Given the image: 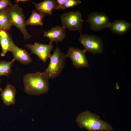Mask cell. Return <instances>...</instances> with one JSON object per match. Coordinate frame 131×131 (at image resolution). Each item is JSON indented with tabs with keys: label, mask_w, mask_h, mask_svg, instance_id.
Wrapping results in <instances>:
<instances>
[{
	"label": "cell",
	"mask_w": 131,
	"mask_h": 131,
	"mask_svg": "<svg viewBox=\"0 0 131 131\" xmlns=\"http://www.w3.org/2000/svg\"><path fill=\"white\" fill-rule=\"evenodd\" d=\"M24 91L29 95H39L47 93L49 89V79L44 72L28 73L24 76Z\"/></svg>",
	"instance_id": "1"
},
{
	"label": "cell",
	"mask_w": 131,
	"mask_h": 131,
	"mask_svg": "<svg viewBox=\"0 0 131 131\" xmlns=\"http://www.w3.org/2000/svg\"><path fill=\"white\" fill-rule=\"evenodd\" d=\"M76 122L80 128L88 131H112L113 130L109 123L100 119L98 115L87 110L78 115Z\"/></svg>",
	"instance_id": "2"
},
{
	"label": "cell",
	"mask_w": 131,
	"mask_h": 131,
	"mask_svg": "<svg viewBox=\"0 0 131 131\" xmlns=\"http://www.w3.org/2000/svg\"><path fill=\"white\" fill-rule=\"evenodd\" d=\"M54 51L49 57V63L44 72L48 79L55 78L60 75L65 67L67 57L57 46Z\"/></svg>",
	"instance_id": "3"
},
{
	"label": "cell",
	"mask_w": 131,
	"mask_h": 131,
	"mask_svg": "<svg viewBox=\"0 0 131 131\" xmlns=\"http://www.w3.org/2000/svg\"><path fill=\"white\" fill-rule=\"evenodd\" d=\"M9 20L11 25L17 27L23 34L24 39H29L32 36L27 31L25 25L26 17L23 9L17 4L12 5L7 8Z\"/></svg>",
	"instance_id": "4"
},
{
	"label": "cell",
	"mask_w": 131,
	"mask_h": 131,
	"mask_svg": "<svg viewBox=\"0 0 131 131\" xmlns=\"http://www.w3.org/2000/svg\"><path fill=\"white\" fill-rule=\"evenodd\" d=\"M80 35L78 41L84 46L83 49L95 55L102 53L103 51V43L101 39L96 35L82 34L80 32Z\"/></svg>",
	"instance_id": "5"
},
{
	"label": "cell",
	"mask_w": 131,
	"mask_h": 131,
	"mask_svg": "<svg viewBox=\"0 0 131 131\" xmlns=\"http://www.w3.org/2000/svg\"><path fill=\"white\" fill-rule=\"evenodd\" d=\"M63 26L70 31H79L81 32L83 22L81 13L79 11L64 13L61 16Z\"/></svg>",
	"instance_id": "6"
},
{
	"label": "cell",
	"mask_w": 131,
	"mask_h": 131,
	"mask_svg": "<svg viewBox=\"0 0 131 131\" xmlns=\"http://www.w3.org/2000/svg\"><path fill=\"white\" fill-rule=\"evenodd\" d=\"M84 22H89L90 28L94 31L109 28L111 23L105 13L96 12L90 13L88 16V20Z\"/></svg>",
	"instance_id": "7"
},
{
	"label": "cell",
	"mask_w": 131,
	"mask_h": 131,
	"mask_svg": "<svg viewBox=\"0 0 131 131\" xmlns=\"http://www.w3.org/2000/svg\"><path fill=\"white\" fill-rule=\"evenodd\" d=\"M86 53L83 49L71 47L69 48L66 55L71 59L73 65L78 68L87 67L89 65Z\"/></svg>",
	"instance_id": "8"
},
{
	"label": "cell",
	"mask_w": 131,
	"mask_h": 131,
	"mask_svg": "<svg viewBox=\"0 0 131 131\" xmlns=\"http://www.w3.org/2000/svg\"><path fill=\"white\" fill-rule=\"evenodd\" d=\"M25 46L30 50L31 54L36 55L40 60L44 62L49 58L54 47L52 43L50 42L46 44L37 42L33 44L26 45Z\"/></svg>",
	"instance_id": "9"
},
{
	"label": "cell",
	"mask_w": 131,
	"mask_h": 131,
	"mask_svg": "<svg viewBox=\"0 0 131 131\" xmlns=\"http://www.w3.org/2000/svg\"><path fill=\"white\" fill-rule=\"evenodd\" d=\"M66 29L63 26H56L47 31H44L43 36L48 38L50 40V42L52 43L53 42H55L57 46L58 42H62L66 36Z\"/></svg>",
	"instance_id": "10"
},
{
	"label": "cell",
	"mask_w": 131,
	"mask_h": 131,
	"mask_svg": "<svg viewBox=\"0 0 131 131\" xmlns=\"http://www.w3.org/2000/svg\"><path fill=\"white\" fill-rule=\"evenodd\" d=\"M32 3L35 6L37 11L44 15H52L53 10L60 9L55 0H45L39 3Z\"/></svg>",
	"instance_id": "11"
},
{
	"label": "cell",
	"mask_w": 131,
	"mask_h": 131,
	"mask_svg": "<svg viewBox=\"0 0 131 131\" xmlns=\"http://www.w3.org/2000/svg\"><path fill=\"white\" fill-rule=\"evenodd\" d=\"M0 44L2 49L0 56H5L8 51H10L15 44L12 37L8 31L0 30Z\"/></svg>",
	"instance_id": "12"
},
{
	"label": "cell",
	"mask_w": 131,
	"mask_h": 131,
	"mask_svg": "<svg viewBox=\"0 0 131 131\" xmlns=\"http://www.w3.org/2000/svg\"><path fill=\"white\" fill-rule=\"evenodd\" d=\"M1 91L0 96L3 103L5 105L8 106L15 103V96L16 92L15 86L8 84Z\"/></svg>",
	"instance_id": "13"
},
{
	"label": "cell",
	"mask_w": 131,
	"mask_h": 131,
	"mask_svg": "<svg viewBox=\"0 0 131 131\" xmlns=\"http://www.w3.org/2000/svg\"><path fill=\"white\" fill-rule=\"evenodd\" d=\"M14 61L17 60L24 65L28 64L32 61L30 54L24 49L20 48L15 44L11 50Z\"/></svg>",
	"instance_id": "14"
},
{
	"label": "cell",
	"mask_w": 131,
	"mask_h": 131,
	"mask_svg": "<svg viewBox=\"0 0 131 131\" xmlns=\"http://www.w3.org/2000/svg\"><path fill=\"white\" fill-rule=\"evenodd\" d=\"M131 27V24L125 20H115L111 23L109 28L113 33L123 35L126 33Z\"/></svg>",
	"instance_id": "15"
},
{
	"label": "cell",
	"mask_w": 131,
	"mask_h": 131,
	"mask_svg": "<svg viewBox=\"0 0 131 131\" xmlns=\"http://www.w3.org/2000/svg\"><path fill=\"white\" fill-rule=\"evenodd\" d=\"M47 15H43L36 10L34 9L29 18L26 21L25 25H43V19L44 17Z\"/></svg>",
	"instance_id": "16"
},
{
	"label": "cell",
	"mask_w": 131,
	"mask_h": 131,
	"mask_svg": "<svg viewBox=\"0 0 131 131\" xmlns=\"http://www.w3.org/2000/svg\"><path fill=\"white\" fill-rule=\"evenodd\" d=\"M11 26L8 18L7 9L0 11V30L8 31L10 29Z\"/></svg>",
	"instance_id": "17"
},
{
	"label": "cell",
	"mask_w": 131,
	"mask_h": 131,
	"mask_svg": "<svg viewBox=\"0 0 131 131\" xmlns=\"http://www.w3.org/2000/svg\"><path fill=\"white\" fill-rule=\"evenodd\" d=\"M14 61L13 59L10 61L0 60V77L2 76H8L12 73L11 66Z\"/></svg>",
	"instance_id": "18"
},
{
	"label": "cell",
	"mask_w": 131,
	"mask_h": 131,
	"mask_svg": "<svg viewBox=\"0 0 131 131\" xmlns=\"http://www.w3.org/2000/svg\"><path fill=\"white\" fill-rule=\"evenodd\" d=\"M82 3L79 0H66L63 7V9L73 7L77 5Z\"/></svg>",
	"instance_id": "19"
},
{
	"label": "cell",
	"mask_w": 131,
	"mask_h": 131,
	"mask_svg": "<svg viewBox=\"0 0 131 131\" xmlns=\"http://www.w3.org/2000/svg\"><path fill=\"white\" fill-rule=\"evenodd\" d=\"M12 5L11 1L9 0H0V11L7 9Z\"/></svg>",
	"instance_id": "20"
},
{
	"label": "cell",
	"mask_w": 131,
	"mask_h": 131,
	"mask_svg": "<svg viewBox=\"0 0 131 131\" xmlns=\"http://www.w3.org/2000/svg\"><path fill=\"white\" fill-rule=\"evenodd\" d=\"M57 4L61 10L63 9V7L66 0H56Z\"/></svg>",
	"instance_id": "21"
},
{
	"label": "cell",
	"mask_w": 131,
	"mask_h": 131,
	"mask_svg": "<svg viewBox=\"0 0 131 131\" xmlns=\"http://www.w3.org/2000/svg\"><path fill=\"white\" fill-rule=\"evenodd\" d=\"M28 0H15V1L16 2L17 4L18 2H25L28 1Z\"/></svg>",
	"instance_id": "22"
},
{
	"label": "cell",
	"mask_w": 131,
	"mask_h": 131,
	"mask_svg": "<svg viewBox=\"0 0 131 131\" xmlns=\"http://www.w3.org/2000/svg\"><path fill=\"white\" fill-rule=\"evenodd\" d=\"M1 82V78H0V82ZM2 90V89L0 87V91H1Z\"/></svg>",
	"instance_id": "23"
}]
</instances>
